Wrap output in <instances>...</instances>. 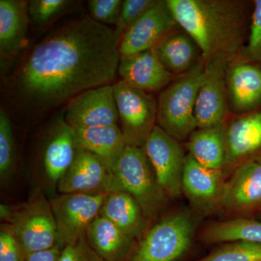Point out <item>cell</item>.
<instances>
[{
  "instance_id": "f546056e",
  "label": "cell",
  "mask_w": 261,
  "mask_h": 261,
  "mask_svg": "<svg viewBox=\"0 0 261 261\" xmlns=\"http://www.w3.org/2000/svg\"><path fill=\"white\" fill-rule=\"evenodd\" d=\"M156 0H124L123 1L119 20L115 27L114 32L118 40H121L126 32L137 19L149 9Z\"/></svg>"
},
{
  "instance_id": "ac0fdd59",
  "label": "cell",
  "mask_w": 261,
  "mask_h": 261,
  "mask_svg": "<svg viewBox=\"0 0 261 261\" xmlns=\"http://www.w3.org/2000/svg\"><path fill=\"white\" fill-rule=\"evenodd\" d=\"M182 191L200 209L210 208L219 202L224 185L221 171L202 166L187 154L181 181Z\"/></svg>"
},
{
  "instance_id": "d6a6232c",
  "label": "cell",
  "mask_w": 261,
  "mask_h": 261,
  "mask_svg": "<svg viewBox=\"0 0 261 261\" xmlns=\"http://www.w3.org/2000/svg\"><path fill=\"white\" fill-rule=\"evenodd\" d=\"M245 54L249 59L256 61L261 65V0L255 2L250 35Z\"/></svg>"
},
{
  "instance_id": "7402d4cb",
  "label": "cell",
  "mask_w": 261,
  "mask_h": 261,
  "mask_svg": "<svg viewBox=\"0 0 261 261\" xmlns=\"http://www.w3.org/2000/svg\"><path fill=\"white\" fill-rule=\"evenodd\" d=\"M74 130L78 148L97 156L113 171L126 146L121 127L113 125Z\"/></svg>"
},
{
  "instance_id": "277c9868",
  "label": "cell",
  "mask_w": 261,
  "mask_h": 261,
  "mask_svg": "<svg viewBox=\"0 0 261 261\" xmlns=\"http://www.w3.org/2000/svg\"><path fill=\"white\" fill-rule=\"evenodd\" d=\"M5 221L10 225L27 256L57 246L56 219L50 201L40 189H35L27 202L11 207Z\"/></svg>"
},
{
  "instance_id": "1f68e13d",
  "label": "cell",
  "mask_w": 261,
  "mask_h": 261,
  "mask_svg": "<svg viewBox=\"0 0 261 261\" xmlns=\"http://www.w3.org/2000/svg\"><path fill=\"white\" fill-rule=\"evenodd\" d=\"M27 255L9 224L0 226V261H25Z\"/></svg>"
},
{
  "instance_id": "4316f807",
  "label": "cell",
  "mask_w": 261,
  "mask_h": 261,
  "mask_svg": "<svg viewBox=\"0 0 261 261\" xmlns=\"http://www.w3.org/2000/svg\"><path fill=\"white\" fill-rule=\"evenodd\" d=\"M16 163L13 126L8 113L0 109V178L8 181L15 171Z\"/></svg>"
},
{
  "instance_id": "ffe728a7",
  "label": "cell",
  "mask_w": 261,
  "mask_h": 261,
  "mask_svg": "<svg viewBox=\"0 0 261 261\" xmlns=\"http://www.w3.org/2000/svg\"><path fill=\"white\" fill-rule=\"evenodd\" d=\"M228 101L237 112H248L261 104V69L246 63L228 65Z\"/></svg>"
},
{
  "instance_id": "cb8c5ba5",
  "label": "cell",
  "mask_w": 261,
  "mask_h": 261,
  "mask_svg": "<svg viewBox=\"0 0 261 261\" xmlns=\"http://www.w3.org/2000/svg\"><path fill=\"white\" fill-rule=\"evenodd\" d=\"M154 49L165 68L173 75L184 74L192 69L197 64L196 61L200 51L195 41L185 32L171 33Z\"/></svg>"
},
{
  "instance_id": "5bb4252c",
  "label": "cell",
  "mask_w": 261,
  "mask_h": 261,
  "mask_svg": "<svg viewBox=\"0 0 261 261\" xmlns=\"http://www.w3.org/2000/svg\"><path fill=\"white\" fill-rule=\"evenodd\" d=\"M220 205L228 211H247L261 207V159L241 163L224 185Z\"/></svg>"
},
{
  "instance_id": "ba28073f",
  "label": "cell",
  "mask_w": 261,
  "mask_h": 261,
  "mask_svg": "<svg viewBox=\"0 0 261 261\" xmlns=\"http://www.w3.org/2000/svg\"><path fill=\"white\" fill-rule=\"evenodd\" d=\"M108 193L62 194L50 201L58 228V246L63 250L86 236Z\"/></svg>"
},
{
  "instance_id": "7c38bea8",
  "label": "cell",
  "mask_w": 261,
  "mask_h": 261,
  "mask_svg": "<svg viewBox=\"0 0 261 261\" xmlns=\"http://www.w3.org/2000/svg\"><path fill=\"white\" fill-rule=\"evenodd\" d=\"M64 119L73 129L118 125L113 84L89 89L65 106Z\"/></svg>"
},
{
  "instance_id": "52a82bcc",
  "label": "cell",
  "mask_w": 261,
  "mask_h": 261,
  "mask_svg": "<svg viewBox=\"0 0 261 261\" xmlns=\"http://www.w3.org/2000/svg\"><path fill=\"white\" fill-rule=\"evenodd\" d=\"M113 92L126 145L143 147L156 126L158 101L123 80L113 84Z\"/></svg>"
},
{
  "instance_id": "8fae6325",
  "label": "cell",
  "mask_w": 261,
  "mask_h": 261,
  "mask_svg": "<svg viewBox=\"0 0 261 261\" xmlns=\"http://www.w3.org/2000/svg\"><path fill=\"white\" fill-rule=\"evenodd\" d=\"M177 27L166 0H156L123 34L118 47L121 58L153 49Z\"/></svg>"
},
{
  "instance_id": "30bf717a",
  "label": "cell",
  "mask_w": 261,
  "mask_h": 261,
  "mask_svg": "<svg viewBox=\"0 0 261 261\" xmlns=\"http://www.w3.org/2000/svg\"><path fill=\"white\" fill-rule=\"evenodd\" d=\"M142 148L163 192L168 197H178L187 156L178 140L156 125Z\"/></svg>"
},
{
  "instance_id": "d4e9b609",
  "label": "cell",
  "mask_w": 261,
  "mask_h": 261,
  "mask_svg": "<svg viewBox=\"0 0 261 261\" xmlns=\"http://www.w3.org/2000/svg\"><path fill=\"white\" fill-rule=\"evenodd\" d=\"M190 154L204 167L221 171L226 166V147L222 125L198 128L190 135Z\"/></svg>"
},
{
  "instance_id": "f1b7e54d",
  "label": "cell",
  "mask_w": 261,
  "mask_h": 261,
  "mask_svg": "<svg viewBox=\"0 0 261 261\" xmlns=\"http://www.w3.org/2000/svg\"><path fill=\"white\" fill-rule=\"evenodd\" d=\"M199 261H261V243L231 242Z\"/></svg>"
},
{
  "instance_id": "9a60e30c",
  "label": "cell",
  "mask_w": 261,
  "mask_h": 261,
  "mask_svg": "<svg viewBox=\"0 0 261 261\" xmlns=\"http://www.w3.org/2000/svg\"><path fill=\"white\" fill-rule=\"evenodd\" d=\"M118 73L130 87L146 92L166 88L175 75L165 68L154 48L121 58Z\"/></svg>"
},
{
  "instance_id": "836d02e7",
  "label": "cell",
  "mask_w": 261,
  "mask_h": 261,
  "mask_svg": "<svg viewBox=\"0 0 261 261\" xmlns=\"http://www.w3.org/2000/svg\"><path fill=\"white\" fill-rule=\"evenodd\" d=\"M60 261H105L91 248L86 237L62 250Z\"/></svg>"
},
{
  "instance_id": "9c48e42d",
  "label": "cell",
  "mask_w": 261,
  "mask_h": 261,
  "mask_svg": "<svg viewBox=\"0 0 261 261\" xmlns=\"http://www.w3.org/2000/svg\"><path fill=\"white\" fill-rule=\"evenodd\" d=\"M229 61L224 56L213 57L206 61L204 78L195 103L198 128L223 124L228 112L227 71Z\"/></svg>"
},
{
  "instance_id": "603a6c76",
  "label": "cell",
  "mask_w": 261,
  "mask_h": 261,
  "mask_svg": "<svg viewBox=\"0 0 261 261\" xmlns=\"http://www.w3.org/2000/svg\"><path fill=\"white\" fill-rule=\"evenodd\" d=\"M99 214L132 238L145 231L147 218L140 204L126 192H109Z\"/></svg>"
},
{
  "instance_id": "2e32d148",
  "label": "cell",
  "mask_w": 261,
  "mask_h": 261,
  "mask_svg": "<svg viewBox=\"0 0 261 261\" xmlns=\"http://www.w3.org/2000/svg\"><path fill=\"white\" fill-rule=\"evenodd\" d=\"M30 23L28 1H0L1 60L12 61L20 54L27 41Z\"/></svg>"
},
{
  "instance_id": "83f0119b",
  "label": "cell",
  "mask_w": 261,
  "mask_h": 261,
  "mask_svg": "<svg viewBox=\"0 0 261 261\" xmlns=\"http://www.w3.org/2000/svg\"><path fill=\"white\" fill-rule=\"evenodd\" d=\"M71 0H32L29 2L31 23L43 27L54 21L73 7Z\"/></svg>"
},
{
  "instance_id": "4dcf8cb0",
  "label": "cell",
  "mask_w": 261,
  "mask_h": 261,
  "mask_svg": "<svg viewBox=\"0 0 261 261\" xmlns=\"http://www.w3.org/2000/svg\"><path fill=\"white\" fill-rule=\"evenodd\" d=\"M123 5L121 0H90L88 1L91 18L103 25L116 27Z\"/></svg>"
},
{
  "instance_id": "6da1fadb",
  "label": "cell",
  "mask_w": 261,
  "mask_h": 261,
  "mask_svg": "<svg viewBox=\"0 0 261 261\" xmlns=\"http://www.w3.org/2000/svg\"><path fill=\"white\" fill-rule=\"evenodd\" d=\"M119 43L114 29L89 15L56 25L5 79L13 111L39 118L85 91L113 84L121 61Z\"/></svg>"
},
{
  "instance_id": "5b68a950",
  "label": "cell",
  "mask_w": 261,
  "mask_h": 261,
  "mask_svg": "<svg viewBox=\"0 0 261 261\" xmlns=\"http://www.w3.org/2000/svg\"><path fill=\"white\" fill-rule=\"evenodd\" d=\"M122 191L137 201L146 217L154 218L166 204V195L159 186L142 147L126 145L113 168Z\"/></svg>"
},
{
  "instance_id": "8992f818",
  "label": "cell",
  "mask_w": 261,
  "mask_h": 261,
  "mask_svg": "<svg viewBox=\"0 0 261 261\" xmlns=\"http://www.w3.org/2000/svg\"><path fill=\"white\" fill-rule=\"evenodd\" d=\"M193 233L190 215H171L146 233L127 261H176L188 250Z\"/></svg>"
},
{
  "instance_id": "484cf974",
  "label": "cell",
  "mask_w": 261,
  "mask_h": 261,
  "mask_svg": "<svg viewBox=\"0 0 261 261\" xmlns=\"http://www.w3.org/2000/svg\"><path fill=\"white\" fill-rule=\"evenodd\" d=\"M203 238L214 243L235 241L261 243V221L239 219L216 223L205 230Z\"/></svg>"
},
{
  "instance_id": "d6986e66",
  "label": "cell",
  "mask_w": 261,
  "mask_h": 261,
  "mask_svg": "<svg viewBox=\"0 0 261 261\" xmlns=\"http://www.w3.org/2000/svg\"><path fill=\"white\" fill-rule=\"evenodd\" d=\"M89 246L105 261H127L135 250L134 239L100 214L86 233Z\"/></svg>"
},
{
  "instance_id": "3957f363",
  "label": "cell",
  "mask_w": 261,
  "mask_h": 261,
  "mask_svg": "<svg viewBox=\"0 0 261 261\" xmlns=\"http://www.w3.org/2000/svg\"><path fill=\"white\" fill-rule=\"evenodd\" d=\"M205 67L197 63L163 89L158 99V126L176 139L183 140L197 128L195 103L204 78Z\"/></svg>"
},
{
  "instance_id": "44dd1931",
  "label": "cell",
  "mask_w": 261,
  "mask_h": 261,
  "mask_svg": "<svg viewBox=\"0 0 261 261\" xmlns=\"http://www.w3.org/2000/svg\"><path fill=\"white\" fill-rule=\"evenodd\" d=\"M225 136L226 166L248 159L261 149V111L231 122L225 130Z\"/></svg>"
},
{
  "instance_id": "7a4b0ae2",
  "label": "cell",
  "mask_w": 261,
  "mask_h": 261,
  "mask_svg": "<svg viewBox=\"0 0 261 261\" xmlns=\"http://www.w3.org/2000/svg\"><path fill=\"white\" fill-rule=\"evenodd\" d=\"M179 27L195 41L205 61L222 56L228 61L241 49L245 14L240 2L166 0Z\"/></svg>"
},
{
  "instance_id": "4fadbf2b",
  "label": "cell",
  "mask_w": 261,
  "mask_h": 261,
  "mask_svg": "<svg viewBox=\"0 0 261 261\" xmlns=\"http://www.w3.org/2000/svg\"><path fill=\"white\" fill-rule=\"evenodd\" d=\"M62 194L122 191L114 172L97 156L78 148L71 166L58 184Z\"/></svg>"
},
{
  "instance_id": "e0dca14e",
  "label": "cell",
  "mask_w": 261,
  "mask_h": 261,
  "mask_svg": "<svg viewBox=\"0 0 261 261\" xmlns=\"http://www.w3.org/2000/svg\"><path fill=\"white\" fill-rule=\"evenodd\" d=\"M77 150L75 130L65 122L63 111L62 116L57 118L43 151V166L51 183L58 185L74 161Z\"/></svg>"
},
{
  "instance_id": "e575fe53",
  "label": "cell",
  "mask_w": 261,
  "mask_h": 261,
  "mask_svg": "<svg viewBox=\"0 0 261 261\" xmlns=\"http://www.w3.org/2000/svg\"><path fill=\"white\" fill-rule=\"evenodd\" d=\"M62 249L59 246H55L47 250L33 252L27 255L25 261H60Z\"/></svg>"
}]
</instances>
